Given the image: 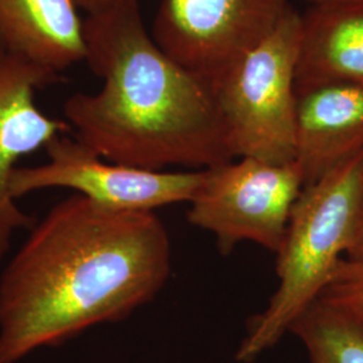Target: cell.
<instances>
[{"label": "cell", "instance_id": "1", "mask_svg": "<svg viewBox=\"0 0 363 363\" xmlns=\"http://www.w3.org/2000/svg\"><path fill=\"white\" fill-rule=\"evenodd\" d=\"M169 274V233L155 213L67 196L34 223L0 276V363L130 316Z\"/></svg>", "mask_w": 363, "mask_h": 363}, {"label": "cell", "instance_id": "2", "mask_svg": "<svg viewBox=\"0 0 363 363\" xmlns=\"http://www.w3.org/2000/svg\"><path fill=\"white\" fill-rule=\"evenodd\" d=\"M84 43V62L103 86L64 104L79 143L108 162L154 171L233 160L211 84L157 46L139 0L86 15Z\"/></svg>", "mask_w": 363, "mask_h": 363}, {"label": "cell", "instance_id": "3", "mask_svg": "<svg viewBox=\"0 0 363 363\" xmlns=\"http://www.w3.org/2000/svg\"><path fill=\"white\" fill-rule=\"evenodd\" d=\"M363 202V152L306 186L276 253L279 284L249 325L235 358L249 363L272 349L323 295L346 259Z\"/></svg>", "mask_w": 363, "mask_h": 363}, {"label": "cell", "instance_id": "4", "mask_svg": "<svg viewBox=\"0 0 363 363\" xmlns=\"http://www.w3.org/2000/svg\"><path fill=\"white\" fill-rule=\"evenodd\" d=\"M300 13L292 7L272 33L211 82L234 159H295Z\"/></svg>", "mask_w": 363, "mask_h": 363}, {"label": "cell", "instance_id": "5", "mask_svg": "<svg viewBox=\"0 0 363 363\" xmlns=\"http://www.w3.org/2000/svg\"><path fill=\"white\" fill-rule=\"evenodd\" d=\"M304 189L298 164L237 157L205 169L189 202V222L213 234L228 255L241 242L277 253L292 208Z\"/></svg>", "mask_w": 363, "mask_h": 363}, {"label": "cell", "instance_id": "6", "mask_svg": "<svg viewBox=\"0 0 363 363\" xmlns=\"http://www.w3.org/2000/svg\"><path fill=\"white\" fill-rule=\"evenodd\" d=\"M45 151L43 164L13 169V199L45 189H69L103 208L155 213L156 208L189 203L205 177V169L154 171L112 163L69 133L52 139Z\"/></svg>", "mask_w": 363, "mask_h": 363}, {"label": "cell", "instance_id": "7", "mask_svg": "<svg viewBox=\"0 0 363 363\" xmlns=\"http://www.w3.org/2000/svg\"><path fill=\"white\" fill-rule=\"evenodd\" d=\"M288 0H162L152 38L210 84L280 23Z\"/></svg>", "mask_w": 363, "mask_h": 363}, {"label": "cell", "instance_id": "8", "mask_svg": "<svg viewBox=\"0 0 363 363\" xmlns=\"http://www.w3.org/2000/svg\"><path fill=\"white\" fill-rule=\"evenodd\" d=\"M49 66L0 45V261L21 228L37 220L21 210L10 194V178L16 163L34 154L60 135L70 133L65 120L45 115L35 103L40 89L60 77Z\"/></svg>", "mask_w": 363, "mask_h": 363}, {"label": "cell", "instance_id": "9", "mask_svg": "<svg viewBox=\"0 0 363 363\" xmlns=\"http://www.w3.org/2000/svg\"><path fill=\"white\" fill-rule=\"evenodd\" d=\"M362 152V86L342 82L296 86L294 162L304 187Z\"/></svg>", "mask_w": 363, "mask_h": 363}, {"label": "cell", "instance_id": "10", "mask_svg": "<svg viewBox=\"0 0 363 363\" xmlns=\"http://www.w3.org/2000/svg\"><path fill=\"white\" fill-rule=\"evenodd\" d=\"M320 82L363 88V0L313 3L300 13L296 86Z\"/></svg>", "mask_w": 363, "mask_h": 363}, {"label": "cell", "instance_id": "11", "mask_svg": "<svg viewBox=\"0 0 363 363\" xmlns=\"http://www.w3.org/2000/svg\"><path fill=\"white\" fill-rule=\"evenodd\" d=\"M0 45L60 73L84 62V18L72 0H0Z\"/></svg>", "mask_w": 363, "mask_h": 363}, {"label": "cell", "instance_id": "12", "mask_svg": "<svg viewBox=\"0 0 363 363\" xmlns=\"http://www.w3.org/2000/svg\"><path fill=\"white\" fill-rule=\"evenodd\" d=\"M291 333L308 352L310 363H363V322L318 298L300 315Z\"/></svg>", "mask_w": 363, "mask_h": 363}, {"label": "cell", "instance_id": "13", "mask_svg": "<svg viewBox=\"0 0 363 363\" xmlns=\"http://www.w3.org/2000/svg\"><path fill=\"white\" fill-rule=\"evenodd\" d=\"M319 298L349 312L363 322V262L345 259Z\"/></svg>", "mask_w": 363, "mask_h": 363}, {"label": "cell", "instance_id": "14", "mask_svg": "<svg viewBox=\"0 0 363 363\" xmlns=\"http://www.w3.org/2000/svg\"><path fill=\"white\" fill-rule=\"evenodd\" d=\"M346 259L363 262V202L361 210H359L358 220H357L354 237H352L349 252L346 255Z\"/></svg>", "mask_w": 363, "mask_h": 363}, {"label": "cell", "instance_id": "15", "mask_svg": "<svg viewBox=\"0 0 363 363\" xmlns=\"http://www.w3.org/2000/svg\"><path fill=\"white\" fill-rule=\"evenodd\" d=\"M79 11H84L86 15L103 11L105 9L116 4L120 0H72Z\"/></svg>", "mask_w": 363, "mask_h": 363}, {"label": "cell", "instance_id": "16", "mask_svg": "<svg viewBox=\"0 0 363 363\" xmlns=\"http://www.w3.org/2000/svg\"><path fill=\"white\" fill-rule=\"evenodd\" d=\"M306 1H308L310 4H313V3H323V1H333V0H306Z\"/></svg>", "mask_w": 363, "mask_h": 363}]
</instances>
